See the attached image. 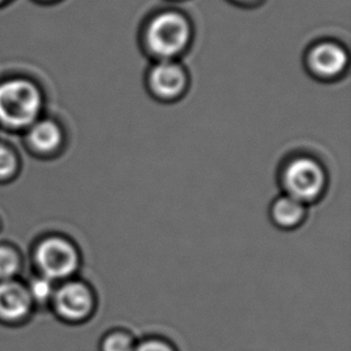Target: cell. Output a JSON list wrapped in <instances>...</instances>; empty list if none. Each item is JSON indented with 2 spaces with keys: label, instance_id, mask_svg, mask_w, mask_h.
Listing matches in <instances>:
<instances>
[{
  "label": "cell",
  "instance_id": "obj_1",
  "mask_svg": "<svg viewBox=\"0 0 351 351\" xmlns=\"http://www.w3.org/2000/svg\"><path fill=\"white\" fill-rule=\"evenodd\" d=\"M43 107V93L33 82L11 78L0 83V123L5 128H30L38 121Z\"/></svg>",
  "mask_w": 351,
  "mask_h": 351
},
{
  "label": "cell",
  "instance_id": "obj_2",
  "mask_svg": "<svg viewBox=\"0 0 351 351\" xmlns=\"http://www.w3.org/2000/svg\"><path fill=\"white\" fill-rule=\"evenodd\" d=\"M97 304L93 287L84 280L71 278L58 283L48 309L60 323L80 326L94 318Z\"/></svg>",
  "mask_w": 351,
  "mask_h": 351
},
{
  "label": "cell",
  "instance_id": "obj_3",
  "mask_svg": "<svg viewBox=\"0 0 351 351\" xmlns=\"http://www.w3.org/2000/svg\"><path fill=\"white\" fill-rule=\"evenodd\" d=\"M34 258L38 275L57 285L73 278L81 264V256L75 245L60 237H47L40 242Z\"/></svg>",
  "mask_w": 351,
  "mask_h": 351
},
{
  "label": "cell",
  "instance_id": "obj_4",
  "mask_svg": "<svg viewBox=\"0 0 351 351\" xmlns=\"http://www.w3.org/2000/svg\"><path fill=\"white\" fill-rule=\"evenodd\" d=\"M190 38V24L176 12L158 14L147 28V47L162 60H169L184 52Z\"/></svg>",
  "mask_w": 351,
  "mask_h": 351
},
{
  "label": "cell",
  "instance_id": "obj_5",
  "mask_svg": "<svg viewBox=\"0 0 351 351\" xmlns=\"http://www.w3.org/2000/svg\"><path fill=\"white\" fill-rule=\"evenodd\" d=\"M282 181L288 195L306 204L323 195L326 174L313 158L296 157L285 166Z\"/></svg>",
  "mask_w": 351,
  "mask_h": 351
},
{
  "label": "cell",
  "instance_id": "obj_6",
  "mask_svg": "<svg viewBox=\"0 0 351 351\" xmlns=\"http://www.w3.org/2000/svg\"><path fill=\"white\" fill-rule=\"evenodd\" d=\"M36 312L27 285L19 280L0 282V325L23 326Z\"/></svg>",
  "mask_w": 351,
  "mask_h": 351
},
{
  "label": "cell",
  "instance_id": "obj_7",
  "mask_svg": "<svg viewBox=\"0 0 351 351\" xmlns=\"http://www.w3.org/2000/svg\"><path fill=\"white\" fill-rule=\"evenodd\" d=\"M149 88L161 100H176L185 93L187 75L176 62L163 60L152 67L149 73Z\"/></svg>",
  "mask_w": 351,
  "mask_h": 351
},
{
  "label": "cell",
  "instance_id": "obj_8",
  "mask_svg": "<svg viewBox=\"0 0 351 351\" xmlns=\"http://www.w3.org/2000/svg\"><path fill=\"white\" fill-rule=\"evenodd\" d=\"M312 71L324 80H332L342 75L348 65V54L336 43H320L308 57Z\"/></svg>",
  "mask_w": 351,
  "mask_h": 351
},
{
  "label": "cell",
  "instance_id": "obj_9",
  "mask_svg": "<svg viewBox=\"0 0 351 351\" xmlns=\"http://www.w3.org/2000/svg\"><path fill=\"white\" fill-rule=\"evenodd\" d=\"M64 134L59 123L45 119L38 120L29 128L28 142L40 154H52L62 147Z\"/></svg>",
  "mask_w": 351,
  "mask_h": 351
},
{
  "label": "cell",
  "instance_id": "obj_10",
  "mask_svg": "<svg viewBox=\"0 0 351 351\" xmlns=\"http://www.w3.org/2000/svg\"><path fill=\"white\" fill-rule=\"evenodd\" d=\"M272 219L280 228L298 227L306 216V206L290 195H283L276 200L271 209Z\"/></svg>",
  "mask_w": 351,
  "mask_h": 351
},
{
  "label": "cell",
  "instance_id": "obj_11",
  "mask_svg": "<svg viewBox=\"0 0 351 351\" xmlns=\"http://www.w3.org/2000/svg\"><path fill=\"white\" fill-rule=\"evenodd\" d=\"M138 338L128 328L118 326L107 330L99 341V351H133Z\"/></svg>",
  "mask_w": 351,
  "mask_h": 351
},
{
  "label": "cell",
  "instance_id": "obj_12",
  "mask_svg": "<svg viewBox=\"0 0 351 351\" xmlns=\"http://www.w3.org/2000/svg\"><path fill=\"white\" fill-rule=\"evenodd\" d=\"M25 285L36 311L40 308H49L57 283L43 276L38 275L29 280L28 283H25Z\"/></svg>",
  "mask_w": 351,
  "mask_h": 351
},
{
  "label": "cell",
  "instance_id": "obj_13",
  "mask_svg": "<svg viewBox=\"0 0 351 351\" xmlns=\"http://www.w3.org/2000/svg\"><path fill=\"white\" fill-rule=\"evenodd\" d=\"M22 269L19 252L10 246H0V282L17 280Z\"/></svg>",
  "mask_w": 351,
  "mask_h": 351
},
{
  "label": "cell",
  "instance_id": "obj_14",
  "mask_svg": "<svg viewBox=\"0 0 351 351\" xmlns=\"http://www.w3.org/2000/svg\"><path fill=\"white\" fill-rule=\"evenodd\" d=\"M133 351H180L171 338L152 333L138 338Z\"/></svg>",
  "mask_w": 351,
  "mask_h": 351
},
{
  "label": "cell",
  "instance_id": "obj_15",
  "mask_svg": "<svg viewBox=\"0 0 351 351\" xmlns=\"http://www.w3.org/2000/svg\"><path fill=\"white\" fill-rule=\"evenodd\" d=\"M19 165V157L14 150L5 144H0V180L14 176Z\"/></svg>",
  "mask_w": 351,
  "mask_h": 351
},
{
  "label": "cell",
  "instance_id": "obj_16",
  "mask_svg": "<svg viewBox=\"0 0 351 351\" xmlns=\"http://www.w3.org/2000/svg\"><path fill=\"white\" fill-rule=\"evenodd\" d=\"M0 1H3V0H0Z\"/></svg>",
  "mask_w": 351,
  "mask_h": 351
}]
</instances>
